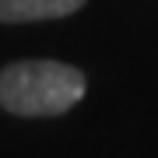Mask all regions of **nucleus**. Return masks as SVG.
<instances>
[{
    "label": "nucleus",
    "instance_id": "f257e3e1",
    "mask_svg": "<svg viewBox=\"0 0 158 158\" xmlns=\"http://www.w3.org/2000/svg\"><path fill=\"white\" fill-rule=\"evenodd\" d=\"M88 91L85 70L60 60H18L0 70V106L14 116H60Z\"/></svg>",
    "mask_w": 158,
    "mask_h": 158
},
{
    "label": "nucleus",
    "instance_id": "f03ea898",
    "mask_svg": "<svg viewBox=\"0 0 158 158\" xmlns=\"http://www.w3.org/2000/svg\"><path fill=\"white\" fill-rule=\"evenodd\" d=\"M88 0H0V21H49V18H67L81 11Z\"/></svg>",
    "mask_w": 158,
    "mask_h": 158
}]
</instances>
